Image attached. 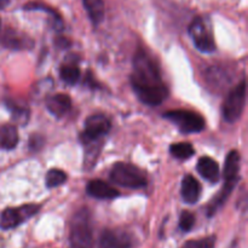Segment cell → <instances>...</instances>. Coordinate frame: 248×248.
<instances>
[{
	"label": "cell",
	"mask_w": 248,
	"mask_h": 248,
	"mask_svg": "<svg viewBox=\"0 0 248 248\" xmlns=\"http://www.w3.org/2000/svg\"><path fill=\"white\" fill-rule=\"evenodd\" d=\"M84 6L89 14L90 19L94 26H98L104 18V1L103 0H82Z\"/></svg>",
	"instance_id": "17"
},
{
	"label": "cell",
	"mask_w": 248,
	"mask_h": 248,
	"mask_svg": "<svg viewBox=\"0 0 248 248\" xmlns=\"http://www.w3.org/2000/svg\"><path fill=\"white\" fill-rule=\"evenodd\" d=\"M0 27H1V22H0Z\"/></svg>",
	"instance_id": "26"
},
{
	"label": "cell",
	"mask_w": 248,
	"mask_h": 248,
	"mask_svg": "<svg viewBox=\"0 0 248 248\" xmlns=\"http://www.w3.org/2000/svg\"><path fill=\"white\" fill-rule=\"evenodd\" d=\"M194 224H195V216L189 211H184L179 218V228L186 232L193 229Z\"/></svg>",
	"instance_id": "23"
},
{
	"label": "cell",
	"mask_w": 248,
	"mask_h": 248,
	"mask_svg": "<svg viewBox=\"0 0 248 248\" xmlns=\"http://www.w3.org/2000/svg\"><path fill=\"white\" fill-rule=\"evenodd\" d=\"M2 44L9 48L26 50V48H31L33 46V40L24 34H19L18 31H7L2 38Z\"/></svg>",
	"instance_id": "14"
},
{
	"label": "cell",
	"mask_w": 248,
	"mask_h": 248,
	"mask_svg": "<svg viewBox=\"0 0 248 248\" xmlns=\"http://www.w3.org/2000/svg\"><path fill=\"white\" fill-rule=\"evenodd\" d=\"M86 190L90 196L99 199V200H111V199H115L120 195V193L116 189H114L110 184L101 181V179L90 181V183L87 184Z\"/></svg>",
	"instance_id": "10"
},
{
	"label": "cell",
	"mask_w": 248,
	"mask_h": 248,
	"mask_svg": "<svg viewBox=\"0 0 248 248\" xmlns=\"http://www.w3.org/2000/svg\"><path fill=\"white\" fill-rule=\"evenodd\" d=\"M46 108L56 118H62L72 108V99L65 93H57L46 101Z\"/></svg>",
	"instance_id": "11"
},
{
	"label": "cell",
	"mask_w": 248,
	"mask_h": 248,
	"mask_svg": "<svg viewBox=\"0 0 248 248\" xmlns=\"http://www.w3.org/2000/svg\"><path fill=\"white\" fill-rule=\"evenodd\" d=\"M60 77L65 84L74 85L80 79V68L74 63L63 64L60 69Z\"/></svg>",
	"instance_id": "19"
},
{
	"label": "cell",
	"mask_w": 248,
	"mask_h": 248,
	"mask_svg": "<svg viewBox=\"0 0 248 248\" xmlns=\"http://www.w3.org/2000/svg\"><path fill=\"white\" fill-rule=\"evenodd\" d=\"M110 179L113 183L130 189H140L147 184L145 174L138 167L125 162L114 165L110 171Z\"/></svg>",
	"instance_id": "3"
},
{
	"label": "cell",
	"mask_w": 248,
	"mask_h": 248,
	"mask_svg": "<svg viewBox=\"0 0 248 248\" xmlns=\"http://www.w3.org/2000/svg\"><path fill=\"white\" fill-rule=\"evenodd\" d=\"M9 107H10V109H11L14 116L17 119V120L21 121V124L27 123V120H28V118H29V110L26 106L19 107L18 104L12 103V104H9Z\"/></svg>",
	"instance_id": "24"
},
{
	"label": "cell",
	"mask_w": 248,
	"mask_h": 248,
	"mask_svg": "<svg viewBox=\"0 0 248 248\" xmlns=\"http://www.w3.org/2000/svg\"><path fill=\"white\" fill-rule=\"evenodd\" d=\"M132 237L121 230H104L98 240V248H131Z\"/></svg>",
	"instance_id": "9"
},
{
	"label": "cell",
	"mask_w": 248,
	"mask_h": 248,
	"mask_svg": "<svg viewBox=\"0 0 248 248\" xmlns=\"http://www.w3.org/2000/svg\"><path fill=\"white\" fill-rule=\"evenodd\" d=\"M201 186L198 179L191 174H186L182 182V198L186 203L198 202L200 198Z\"/></svg>",
	"instance_id": "13"
},
{
	"label": "cell",
	"mask_w": 248,
	"mask_h": 248,
	"mask_svg": "<svg viewBox=\"0 0 248 248\" xmlns=\"http://www.w3.org/2000/svg\"><path fill=\"white\" fill-rule=\"evenodd\" d=\"M110 121L104 115H91L85 121V130L82 131L80 140L86 145L92 142H99L110 131Z\"/></svg>",
	"instance_id": "7"
},
{
	"label": "cell",
	"mask_w": 248,
	"mask_h": 248,
	"mask_svg": "<svg viewBox=\"0 0 248 248\" xmlns=\"http://www.w3.org/2000/svg\"><path fill=\"white\" fill-rule=\"evenodd\" d=\"M198 172L206 179V181L211 182V183H217L220 178V171L219 166H218L217 161L213 160L212 157L202 156L198 161Z\"/></svg>",
	"instance_id": "12"
},
{
	"label": "cell",
	"mask_w": 248,
	"mask_h": 248,
	"mask_svg": "<svg viewBox=\"0 0 248 248\" xmlns=\"http://www.w3.org/2000/svg\"><path fill=\"white\" fill-rule=\"evenodd\" d=\"M215 242L216 239L213 236L200 240H189L182 248H215Z\"/></svg>",
	"instance_id": "22"
},
{
	"label": "cell",
	"mask_w": 248,
	"mask_h": 248,
	"mask_svg": "<svg viewBox=\"0 0 248 248\" xmlns=\"http://www.w3.org/2000/svg\"><path fill=\"white\" fill-rule=\"evenodd\" d=\"M246 80H242L235 89L229 92L223 104V115L225 121L234 124L241 118L242 111L246 106Z\"/></svg>",
	"instance_id": "4"
},
{
	"label": "cell",
	"mask_w": 248,
	"mask_h": 248,
	"mask_svg": "<svg viewBox=\"0 0 248 248\" xmlns=\"http://www.w3.org/2000/svg\"><path fill=\"white\" fill-rule=\"evenodd\" d=\"M132 89H144L165 85L157 64L149 53L143 48H138L133 57V73L131 75Z\"/></svg>",
	"instance_id": "1"
},
{
	"label": "cell",
	"mask_w": 248,
	"mask_h": 248,
	"mask_svg": "<svg viewBox=\"0 0 248 248\" xmlns=\"http://www.w3.org/2000/svg\"><path fill=\"white\" fill-rule=\"evenodd\" d=\"M69 241L72 248H93L91 215L87 208H81L73 217Z\"/></svg>",
	"instance_id": "2"
},
{
	"label": "cell",
	"mask_w": 248,
	"mask_h": 248,
	"mask_svg": "<svg viewBox=\"0 0 248 248\" xmlns=\"http://www.w3.org/2000/svg\"><path fill=\"white\" fill-rule=\"evenodd\" d=\"M189 34L193 39L194 45L201 52L210 53L216 50L215 39L208 31L207 24L202 17H196L189 26Z\"/></svg>",
	"instance_id": "8"
},
{
	"label": "cell",
	"mask_w": 248,
	"mask_h": 248,
	"mask_svg": "<svg viewBox=\"0 0 248 248\" xmlns=\"http://www.w3.org/2000/svg\"><path fill=\"white\" fill-rule=\"evenodd\" d=\"M18 143V131L14 125L0 126V149L11 150Z\"/></svg>",
	"instance_id": "16"
},
{
	"label": "cell",
	"mask_w": 248,
	"mask_h": 248,
	"mask_svg": "<svg viewBox=\"0 0 248 248\" xmlns=\"http://www.w3.org/2000/svg\"><path fill=\"white\" fill-rule=\"evenodd\" d=\"M240 153L236 150H232L227 155L224 162V179L225 181H237L240 172Z\"/></svg>",
	"instance_id": "15"
},
{
	"label": "cell",
	"mask_w": 248,
	"mask_h": 248,
	"mask_svg": "<svg viewBox=\"0 0 248 248\" xmlns=\"http://www.w3.org/2000/svg\"><path fill=\"white\" fill-rule=\"evenodd\" d=\"M170 152L177 159L186 160L193 156L195 150H194V147L190 143H174L170 148Z\"/></svg>",
	"instance_id": "20"
},
{
	"label": "cell",
	"mask_w": 248,
	"mask_h": 248,
	"mask_svg": "<svg viewBox=\"0 0 248 248\" xmlns=\"http://www.w3.org/2000/svg\"><path fill=\"white\" fill-rule=\"evenodd\" d=\"M236 183H237V181H225L222 191H220V193L218 194L215 199H213L212 202H211L210 206H208V211H207L208 216L215 215L216 211H217L218 208H219L220 206H222L223 203L227 201V199L229 198L230 194H232V191L234 190Z\"/></svg>",
	"instance_id": "18"
},
{
	"label": "cell",
	"mask_w": 248,
	"mask_h": 248,
	"mask_svg": "<svg viewBox=\"0 0 248 248\" xmlns=\"http://www.w3.org/2000/svg\"><path fill=\"white\" fill-rule=\"evenodd\" d=\"M39 210H40V206L34 205V203L19 206V207L6 208L1 213L0 227L5 230L14 229V228L18 227L19 224L28 220L33 216H35L39 212Z\"/></svg>",
	"instance_id": "6"
},
{
	"label": "cell",
	"mask_w": 248,
	"mask_h": 248,
	"mask_svg": "<svg viewBox=\"0 0 248 248\" xmlns=\"http://www.w3.org/2000/svg\"><path fill=\"white\" fill-rule=\"evenodd\" d=\"M67 181V173L62 170L52 169L47 172L46 174V186L48 188H55V186H60L65 183Z\"/></svg>",
	"instance_id": "21"
},
{
	"label": "cell",
	"mask_w": 248,
	"mask_h": 248,
	"mask_svg": "<svg viewBox=\"0 0 248 248\" xmlns=\"http://www.w3.org/2000/svg\"><path fill=\"white\" fill-rule=\"evenodd\" d=\"M10 1H11V0H0V10L4 9V7H6L7 5L10 4Z\"/></svg>",
	"instance_id": "25"
},
{
	"label": "cell",
	"mask_w": 248,
	"mask_h": 248,
	"mask_svg": "<svg viewBox=\"0 0 248 248\" xmlns=\"http://www.w3.org/2000/svg\"><path fill=\"white\" fill-rule=\"evenodd\" d=\"M164 118L172 121L183 133H198L205 128V119L198 113L184 109L170 110L164 114Z\"/></svg>",
	"instance_id": "5"
}]
</instances>
